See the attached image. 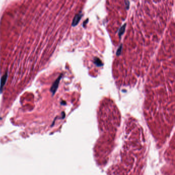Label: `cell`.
Segmentation results:
<instances>
[{"instance_id": "3957f363", "label": "cell", "mask_w": 175, "mask_h": 175, "mask_svg": "<svg viewBox=\"0 0 175 175\" xmlns=\"http://www.w3.org/2000/svg\"><path fill=\"white\" fill-rule=\"evenodd\" d=\"M8 77V73L7 72L2 77L1 79V84H0V93H2L3 91V89L5 85V83L7 81Z\"/></svg>"}, {"instance_id": "7a4b0ae2", "label": "cell", "mask_w": 175, "mask_h": 175, "mask_svg": "<svg viewBox=\"0 0 175 175\" xmlns=\"http://www.w3.org/2000/svg\"><path fill=\"white\" fill-rule=\"evenodd\" d=\"M83 14L81 13V12H80L79 13L76 14L75 16L74 17L73 20L72 22V26L75 27L77 26L78 24V23H79L80 20H81Z\"/></svg>"}, {"instance_id": "6da1fadb", "label": "cell", "mask_w": 175, "mask_h": 175, "mask_svg": "<svg viewBox=\"0 0 175 175\" xmlns=\"http://www.w3.org/2000/svg\"><path fill=\"white\" fill-rule=\"evenodd\" d=\"M62 74H61L57 79L55 80V81L53 82V85L51 86V89H50V91H51V92L52 93L53 95H54L55 94V92L57 91L58 89L59 83H60V81L62 78Z\"/></svg>"}, {"instance_id": "277c9868", "label": "cell", "mask_w": 175, "mask_h": 175, "mask_svg": "<svg viewBox=\"0 0 175 175\" xmlns=\"http://www.w3.org/2000/svg\"><path fill=\"white\" fill-rule=\"evenodd\" d=\"M94 64H95L98 67H101L103 66V63L102 61L100 60V59L98 57H95L94 59Z\"/></svg>"}, {"instance_id": "5b68a950", "label": "cell", "mask_w": 175, "mask_h": 175, "mask_svg": "<svg viewBox=\"0 0 175 175\" xmlns=\"http://www.w3.org/2000/svg\"><path fill=\"white\" fill-rule=\"evenodd\" d=\"M126 26V24H124L120 28L119 30L118 35H119V37L120 38L124 34V32H125Z\"/></svg>"}, {"instance_id": "52a82bcc", "label": "cell", "mask_w": 175, "mask_h": 175, "mask_svg": "<svg viewBox=\"0 0 175 175\" xmlns=\"http://www.w3.org/2000/svg\"><path fill=\"white\" fill-rule=\"evenodd\" d=\"M125 2L126 8L128 10V8H129V1H128V0H126Z\"/></svg>"}, {"instance_id": "8992f818", "label": "cell", "mask_w": 175, "mask_h": 175, "mask_svg": "<svg viewBox=\"0 0 175 175\" xmlns=\"http://www.w3.org/2000/svg\"><path fill=\"white\" fill-rule=\"evenodd\" d=\"M122 44H121V45L119 46V47L118 48L116 54L117 56H119L121 54V52H122Z\"/></svg>"}, {"instance_id": "ba28073f", "label": "cell", "mask_w": 175, "mask_h": 175, "mask_svg": "<svg viewBox=\"0 0 175 175\" xmlns=\"http://www.w3.org/2000/svg\"><path fill=\"white\" fill-rule=\"evenodd\" d=\"M88 22V19H87L86 20H85V21L83 22V26L84 27H85L86 25H87V24Z\"/></svg>"}]
</instances>
